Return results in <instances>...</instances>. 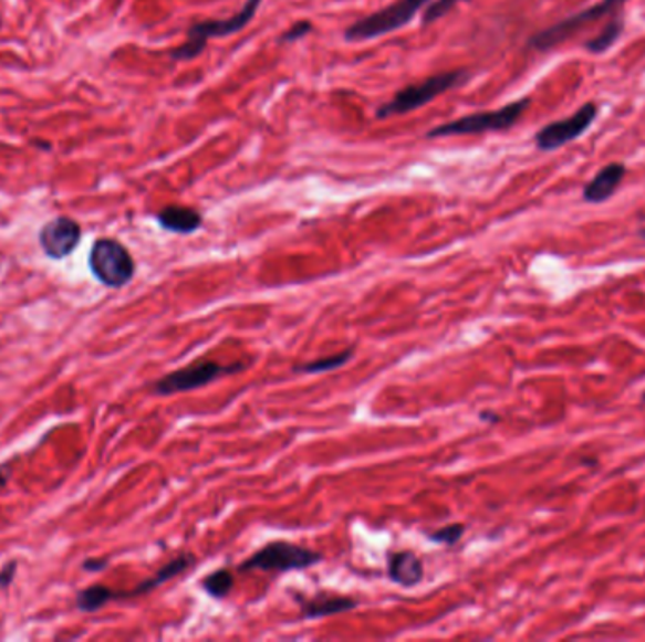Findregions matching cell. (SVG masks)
<instances>
[{
  "label": "cell",
  "mask_w": 645,
  "mask_h": 642,
  "mask_svg": "<svg viewBox=\"0 0 645 642\" xmlns=\"http://www.w3.org/2000/svg\"><path fill=\"white\" fill-rule=\"evenodd\" d=\"M195 566H197V556L195 554H179L174 560L167 561L165 566L159 567V571L152 575L149 579L142 580L141 585L133 588V590H112V603L114 601H131V599L144 598V596L157 590L168 580L176 579L181 572L189 571Z\"/></svg>",
  "instance_id": "8fae6325"
},
{
  "label": "cell",
  "mask_w": 645,
  "mask_h": 642,
  "mask_svg": "<svg viewBox=\"0 0 645 642\" xmlns=\"http://www.w3.org/2000/svg\"><path fill=\"white\" fill-rule=\"evenodd\" d=\"M323 560H325L323 554L315 552L312 548L301 547L289 540H274L259 548L248 560H243L238 566V571H256V569L270 572L304 571Z\"/></svg>",
  "instance_id": "52a82bcc"
},
{
  "label": "cell",
  "mask_w": 645,
  "mask_h": 642,
  "mask_svg": "<svg viewBox=\"0 0 645 642\" xmlns=\"http://www.w3.org/2000/svg\"><path fill=\"white\" fill-rule=\"evenodd\" d=\"M90 270L101 285L123 288L136 274V262L122 242L98 238L90 251Z\"/></svg>",
  "instance_id": "ba28073f"
},
{
  "label": "cell",
  "mask_w": 645,
  "mask_h": 642,
  "mask_svg": "<svg viewBox=\"0 0 645 642\" xmlns=\"http://www.w3.org/2000/svg\"><path fill=\"white\" fill-rule=\"evenodd\" d=\"M82 242V227L71 217H55L40 229L39 243L44 255L52 261H63L76 251Z\"/></svg>",
  "instance_id": "30bf717a"
},
{
  "label": "cell",
  "mask_w": 645,
  "mask_h": 642,
  "mask_svg": "<svg viewBox=\"0 0 645 642\" xmlns=\"http://www.w3.org/2000/svg\"><path fill=\"white\" fill-rule=\"evenodd\" d=\"M626 176L623 162H610L594 173V178L583 187L582 198L587 204H602L614 197Z\"/></svg>",
  "instance_id": "7c38bea8"
},
{
  "label": "cell",
  "mask_w": 645,
  "mask_h": 642,
  "mask_svg": "<svg viewBox=\"0 0 645 642\" xmlns=\"http://www.w3.org/2000/svg\"><path fill=\"white\" fill-rule=\"evenodd\" d=\"M387 575L395 585L403 586V588H414V586L422 585L423 579H425V566L416 552L400 550V552L389 554Z\"/></svg>",
  "instance_id": "5bb4252c"
},
{
  "label": "cell",
  "mask_w": 645,
  "mask_h": 642,
  "mask_svg": "<svg viewBox=\"0 0 645 642\" xmlns=\"http://www.w3.org/2000/svg\"><path fill=\"white\" fill-rule=\"evenodd\" d=\"M297 603L301 604V617L304 620H320V618L336 617L344 612L357 609V599L347 596H333V593H320L313 598H304L297 593Z\"/></svg>",
  "instance_id": "4fadbf2b"
},
{
  "label": "cell",
  "mask_w": 645,
  "mask_h": 642,
  "mask_svg": "<svg viewBox=\"0 0 645 642\" xmlns=\"http://www.w3.org/2000/svg\"><path fill=\"white\" fill-rule=\"evenodd\" d=\"M108 558H87V560H84V564H82V569L90 572H101L104 571V569H108Z\"/></svg>",
  "instance_id": "cb8c5ba5"
},
{
  "label": "cell",
  "mask_w": 645,
  "mask_h": 642,
  "mask_svg": "<svg viewBox=\"0 0 645 642\" xmlns=\"http://www.w3.org/2000/svg\"><path fill=\"white\" fill-rule=\"evenodd\" d=\"M623 32H625L623 12L614 13L606 25L602 27V31L594 39L587 40L583 48H585V52L601 55V53H606L607 50H612L617 44V40L623 36Z\"/></svg>",
  "instance_id": "2e32d148"
},
{
  "label": "cell",
  "mask_w": 645,
  "mask_h": 642,
  "mask_svg": "<svg viewBox=\"0 0 645 642\" xmlns=\"http://www.w3.org/2000/svg\"><path fill=\"white\" fill-rule=\"evenodd\" d=\"M479 417H481V420H491V422H499V417H497V414L495 413H486V411H483V413H479Z\"/></svg>",
  "instance_id": "484cf974"
},
{
  "label": "cell",
  "mask_w": 645,
  "mask_h": 642,
  "mask_svg": "<svg viewBox=\"0 0 645 642\" xmlns=\"http://www.w3.org/2000/svg\"><path fill=\"white\" fill-rule=\"evenodd\" d=\"M18 560H10L4 564V567L0 569V590H7L13 585V579H15V572H18Z\"/></svg>",
  "instance_id": "603a6c76"
},
{
  "label": "cell",
  "mask_w": 645,
  "mask_h": 642,
  "mask_svg": "<svg viewBox=\"0 0 645 642\" xmlns=\"http://www.w3.org/2000/svg\"><path fill=\"white\" fill-rule=\"evenodd\" d=\"M353 357H355V347H347V349L340 350L331 357H321L312 362L297 364L293 366V373H308V376L326 373V371L344 368L345 364L352 362Z\"/></svg>",
  "instance_id": "e0dca14e"
},
{
  "label": "cell",
  "mask_w": 645,
  "mask_h": 642,
  "mask_svg": "<svg viewBox=\"0 0 645 642\" xmlns=\"http://www.w3.org/2000/svg\"><path fill=\"white\" fill-rule=\"evenodd\" d=\"M313 31V25L310 21L302 20L297 21L293 25L289 27L288 31L281 34L280 44H293V42H299V40L306 39L308 34Z\"/></svg>",
  "instance_id": "7402d4cb"
},
{
  "label": "cell",
  "mask_w": 645,
  "mask_h": 642,
  "mask_svg": "<svg viewBox=\"0 0 645 642\" xmlns=\"http://www.w3.org/2000/svg\"><path fill=\"white\" fill-rule=\"evenodd\" d=\"M262 0H246L243 7L235 15L225 20L197 21L187 29V40L170 52V57L176 63H189L198 55H202L206 44L210 40L227 39L250 25L256 18L257 10L261 8Z\"/></svg>",
  "instance_id": "7a4b0ae2"
},
{
  "label": "cell",
  "mask_w": 645,
  "mask_h": 642,
  "mask_svg": "<svg viewBox=\"0 0 645 642\" xmlns=\"http://www.w3.org/2000/svg\"><path fill=\"white\" fill-rule=\"evenodd\" d=\"M470 76H472L470 72L459 69V71L440 72V74L427 77L423 82L412 83L408 87L396 91L389 103L382 104L377 108L376 117L377 119H391V117L416 112V109L436 101L438 96L446 95L448 91L465 85Z\"/></svg>",
  "instance_id": "3957f363"
},
{
  "label": "cell",
  "mask_w": 645,
  "mask_h": 642,
  "mask_svg": "<svg viewBox=\"0 0 645 642\" xmlns=\"http://www.w3.org/2000/svg\"><path fill=\"white\" fill-rule=\"evenodd\" d=\"M465 532H467V526L457 522V524H449V526L435 529V532H428L427 539L438 543V545H446V547H455L462 539Z\"/></svg>",
  "instance_id": "ffe728a7"
},
{
  "label": "cell",
  "mask_w": 645,
  "mask_h": 642,
  "mask_svg": "<svg viewBox=\"0 0 645 642\" xmlns=\"http://www.w3.org/2000/svg\"><path fill=\"white\" fill-rule=\"evenodd\" d=\"M200 586L210 598L223 601L225 598H229L230 591L235 588V575L230 569H219V571L210 572L206 579H202Z\"/></svg>",
  "instance_id": "d6986e66"
},
{
  "label": "cell",
  "mask_w": 645,
  "mask_h": 642,
  "mask_svg": "<svg viewBox=\"0 0 645 642\" xmlns=\"http://www.w3.org/2000/svg\"><path fill=\"white\" fill-rule=\"evenodd\" d=\"M32 144H34V146H39L40 149H50V144H48V141H40V140H32Z\"/></svg>",
  "instance_id": "4316f807"
},
{
  "label": "cell",
  "mask_w": 645,
  "mask_h": 642,
  "mask_svg": "<svg viewBox=\"0 0 645 642\" xmlns=\"http://www.w3.org/2000/svg\"><path fill=\"white\" fill-rule=\"evenodd\" d=\"M108 603H112V588L108 586H87L76 593V609L84 614H95Z\"/></svg>",
  "instance_id": "ac0fdd59"
},
{
  "label": "cell",
  "mask_w": 645,
  "mask_h": 642,
  "mask_svg": "<svg viewBox=\"0 0 645 642\" xmlns=\"http://www.w3.org/2000/svg\"><path fill=\"white\" fill-rule=\"evenodd\" d=\"M8 481L10 477H8L7 465H0V490L7 488Z\"/></svg>",
  "instance_id": "d4e9b609"
},
{
  "label": "cell",
  "mask_w": 645,
  "mask_h": 642,
  "mask_svg": "<svg viewBox=\"0 0 645 642\" xmlns=\"http://www.w3.org/2000/svg\"><path fill=\"white\" fill-rule=\"evenodd\" d=\"M626 0H599L593 7L583 8L580 12L572 13L564 20L556 21L543 31L532 34L527 45L534 52H551L556 45L564 44L585 27L593 25L596 21L607 20L614 13L621 12Z\"/></svg>",
  "instance_id": "8992f818"
},
{
  "label": "cell",
  "mask_w": 645,
  "mask_h": 642,
  "mask_svg": "<svg viewBox=\"0 0 645 642\" xmlns=\"http://www.w3.org/2000/svg\"><path fill=\"white\" fill-rule=\"evenodd\" d=\"M248 368H250V362L219 364L214 360H197L184 368L174 369L167 376L152 382L149 392L155 396L184 394V392L208 387L223 377L246 371Z\"/></svg>",
  "instance_id": "277c9868"
},
{
  "label": "cell",
  "mask_w": 645,
  "mask_h": 642,
  "mask_svg": "<svg viewBox=\"0 0 645 642\" xmlns=\"http://www.w3.org/2000/svg\"><path fill=\"white\" fill-rule=\"evenodd\" d=\"M157 223L160 229L173 232V234L189 235L202 229L205 219L200 211L189 206H167L157 213Z\"/></svg>",
  "instance_id": "9a60e30c"
},
{
  "label": "cell",
  "mask_w": 645,
  "mask_h": 642,
  "mask_svg": "<svg viewBox=\"0 0 645 642\" xmlns=\"http://www.w3.org/2000/svg\"><path fill=\"white\" fill-rule=\"evenodd\" d=\"M642 401H644V403H645V392H644V394H642Z\"/></svg>",
  "instance_id": "83f0119b"
},
{
  "label": "cell",
  "mask_w": 645,
  "mask_h": 642,
  "mask_svg": "<svg viewBox=\"0 0 645 642\" xmlns=\"http://www.w3.org/2000/svg\"><path fill=\"white\" fill-rule=\"evenodd\" d=\"M596 117H599V104L585 103L569 117H562L540 128L534 134V146L542 154H551L561 147L569 146L593 127Z\"/></svg>",
  "instance_id": "9c48e42d"
},
{
  "label": "cell",
  "mask_w": 645,
  "mask_h": 642,
  "mask_svg": "<svg viewBox=\"0 0 645 642\" xmlns=\"http://www.w3.org/2000/svg\"><path fill=\"white\" fill-rule=\"evenodd\" d=\"M531 106V98L524 96L513 103L504 104L502 108L476 112V114L462 115L454 122L441 123L438 127L430 128L427 133L428 140L438 138H454V136H476V134L502 133L516 127L524 112Z\"/></svg>",
  "instance_id": "6da1fadb"
},
{
  "label": "cell",
  "mask_w": 645,
  "mask_h": 642,
  "mask_svg": "<svg viewBox=\"0 0 645 642\" xmlns=\"http://www.w3.org/2000/svg\"><path fill=\"white\" fill-rule=\"evenodd\" d=\"M433 0H396L389 7L368 13L355 21L344 31L347 42H368L391 32L404 29L416 20L417 13L425 10Z\"/></svg>",
  "instance_id": "5b68a950"
},
{
  "label": "cell",
  "mask_w": 645,
  "mask_h": 642,
  "mask_svg": "<svg viewBox=\"0 0 645 642\" xmlns=\"http://www.w3.org/2000/svg\"><path fill=\"white\" fill-rule=\"evenodd\" d=\"M460 2H468V0H435V2H430L423 12V25H430L438 20H444L455 7H459Z\"/></svg>",
  "instance_id": "44dd1931"
}]
</instances>
